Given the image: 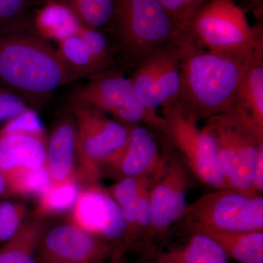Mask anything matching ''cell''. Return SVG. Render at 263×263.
<instances>
[{
  "mask_svg": "<svg viewBox=\"0 0 263 263\" xmlns=\"http://www.w3.org/2000/svg\"><path fill=\"white\" fill-rule=\"evenodd\" d=\"M32 15L0 28V84L34 109L74 80L57 48L36 31Z\"/></svg>",
  "mask_w": 263,
  "mask_h": 263,
  "instance_id": "1",
  "label": "cell"
},
{
  "mask_svg": "<svg viewBox=\"0 0 263 263\" xmlns=\"http://www.w3.org/2000/svg\"><path fill=\"white\" fill-rule=\"evenodd\" d=\"M249 56L216 53L193 45L183 59L175 102L197 122L229 110L236 103Z\"/></svg>",
  "mask_w": 263,
  "mask_h": 263,
  "instance_id": "2",
  "label": "cell"
},
{
  "mask_svg": "<svg viewBox=\"0 0 263 263\" xmlns=\"http://www.w3.org/2000/svg\"><path fill=\"white\" fill-rule=\"evenodd\" d=\"M110 35L117 57L132 68L156 50L193 43L159 0H115Z\"/></svg>",
  "mask_w": 263,
  "mask_h": 263,
  "instance_id": "3",
  "label": "cell"
},
{
  "mask_svg": "<svg viewBox=\"0 0 263 263\" xmlns=\"http://www.w3.org/2000/svg\"><path fill=\"white\" fill-rule=\"evenodd\" d=\"M202 128L214 141L228 188L249 196L258 195L254 190V175L263 151V128L236 103L224 113L206 119Z\"/></svg>",
  "mask_w": 263,
  "mask_h": 263,
  "instance_id": "4",
  "label": "cell"
},
{
  "mask_svg": "<svg viewBox=\"0 0 263 263\" xmlns=\"http://www.w3.org/2000/svg\"><path fill=\"white\" fill-rule=\"evenodd\" d=\"M190 37L207 51L247 57L263 41L262 22L252 27L233 0H208L194 17Z\"/></svg>",
  "mask_w": 263,
  "mask_h": 263,
  "instance_id": "5",
  "label": "cell"
},
{
  "mask_svg": "<svg viewBox=\"0 0 263 263\" xmlns=\"http://www.w3.org/2000/svg\"><path fill=\"white\" fill-rule=\"evenodd\" d=\"M162 109L158 133L190 174L214 190L228 188L218 162L214 141L197 121L176 102Z\"/></svg>",
  "mask_w": 263,
  "mask_h": 263,
  "instance_id": "6",
  "label": "cell"
},
{
  "mask_svg": "<svg viewBox=\"0 0 263 263\" xmlns=\"http://www.w3.org/2000/svg\"><path fill=\"white\" fill-rule=\"evenodd\" d=\"M173 228L188 234L204 229L262 231L263 197L230 189L214 190L187 205Z\"/></svg>",
  "mask_w": 263,
  "mask_h": 263,
  "instance_id": "7",
  "label": "cell"
},
{
  "mask_svg": "<svg viewBox=\"0 0 263 263\" xmlns=\"http://www.w3.org/2000/svg\"><path fill=\"white\" fill-rule=\"evenodd\" d=\"M77 133V177L86 185L98 183L104 169L127 143L129 127L97 109L68 107Z\"/></svg>",
  "mask_w": 263,
  "mask_h": 263,
  "instance_id": "8",
  "label": "cell"
},
{
  "mask_svg": "<svg viewBox=\"0 0 263 263\" xmlns=\"http://www.w3.org/2000/svg\"><path fill=\"white\" fill-rule=\"evenodd\" d=\"M88 79L71 94L68 107H89L125 125L144 124L158 131L161 116L141 103L129 77L114 67Z\"/></svg>",
  "mask_w": 263,
  "mask_h": 263,
  "instance_id": "9",
  "label": "cell"
},
{
  "mask_svg": "<svg viewBox=\"0 0 263 263\" xmlns=\"http://www.w3.org/2000/svg\"><path fill=\"white\" fill-rule=\"evenodd\" d=\"M194 43L156 50L134 67L129 79L147 108L157 112L176 101L179 95L183 59Z\"/></svg>",
  "mask_w": 263,
  "mask_h": 263,
  "instance_id": "10",
  "label": "cell"
},
{
  "mask_svg": "<svg viewBox=\"0 0 263 263\" xmlns=\"http://www.w3.org/2000/svg\"><path fill=\"white\" fill-rule=\"evenodd\" d=\"M164 161L150 193L151 222L143 241L161 237L181 219L187 207L191 174L171 147L164 143Z\"/></svg>",
  "mask_w": 263,
  "mask_h": 263,
  "instance_id": "11",
  "label": "cell"
},
{
  "mask_svg": "<svg viewBox=\"0 0 263 263\" xmlns=\"http://www.w3.org/2000/svg\"><path fill=\"white\" fill-rule=\"evenodd\" d=\"M111 252L108 243L70 221L45 231L36 263H105Z\"/></svg>",
  "mask_w": 263,
  "mask_h": 263,
  "instance_id": "12",
  "label": "cell"
},
{
  "mask_svg": "<svg viewBox=\"0 0 263 263\" xmlns=\"http://www.w3.org/2000/svg\"><path fill=\"white\" fill-rule=\"evenodd\" d=\"M71 222L106 243L125 239L127 226L122 209L108 189L98 183L81 189Z\"/></svg>",
  "mask_w": 263,
  "mask_h": 263,
  "instance_id": "13",
  "label": "cell"
},
{
  "mask_svg": "<svg viewBox=\"0 0 263 263\" xmlns=\"http://www.w3.org/2000/svg\"><path fill=\"white\" fill-rule=\"evenodd\" d=\"M128 127L125 146L104 171H109L119 179L153 176L160 171L164 161L163 152L161 153L157 144L155 130L144 124Z\"/></svg>",
  "mask_w": 263,
  "mask_h": 263,
  "instance_id": "14",
  "label": "cell"
},
{
  "mask_svg": "<svg viewBox=\"0 0 263 263\" xmlns=\"http://www.w3.org/2000/svg\"><path fill=\"white\" fill-rule=\"evenodd\" d=\"M77 133L75 117L66 109L48 136L46 167L52 184L77 177Z\"/></svg>",
  "mask_w": 263,
  "mask_h": 263,
  "instance_id": "15",
  "label": "cell"
},
{
  "mask_svg": "<svg viewBox=\"0 0 263 263\" xmlns=\"http://www.w3.org/2000/svg\"><path fill=\"white\" fill-rule=\"evenodd\" d=\"M46 133L0 131V171L3 175L46 166Z\"/></svg>",
  "mask_w": 263,
  "mask_h": 263,
  "instance_id": "16",
  "label": "cell"
},
{
  "mask_svg": "<svg viewBox=\"0 0 263 263\" xmlns=\"http://www.w3.org/2000/svg\"><path fill=\"white\" fill-rule=\"evenodd\" d=\"M32 20L43 38L57 43L77 34L82 26L70 8L55 0H41L32 13Z\"/></svg>",
  "mask_w": 263,
  "mask_h": 263,
  "instance_id": "17",
  "label": "cell"
},
{
  "mask_svg": "<svg viewBox=\"0 0 263 263\" xmlns=\"http://www.w3.org/2000/svg\"><path fill=\"white\" fill-rule=\"evenodd\" d=\"M236 103L263 128V41L246 60Z\"/></svg>",
  "mask_w": 263,
  "mask_h": 263,
  "instance_id": "18",
  "label": "cell"
},
{
  "mask_svg": "<svg viewBox=\"0 0 263 263\" xmlns=\"http://www.w3.org/2000/svg\"><path fill=\"white\" fill-rule=\"evenodd\" d=\"M193 234L206 235L226 252L228 258L240 263H263V232H233L204 229Z\"/></svg>",
  "mask_w": 263,
  "mask_h": 263,
  "instance_id": "19",
  "label": "cell"
},
{
  "mask_svg": "<svg viewBox=\"0 0 263 263\" xmlns=\"http://www.w3.org/2000/svg\"><path fill=\"white\" fill-rule=\"evenodd\" d=\"M48 228L42 218L27 219L16 234L0 247V263H36L38 245Z\"/></svg>",
  "mask_w": 263,
  "mask_h": 263,
  "instance_id": "20",
  "label": "cell"
},
{
  "mask_svg": "<svg viewBox=\"0 0 263 263\" xmlns=\"http://www.w3.org/2000/svg\"><path fill=\"white\" fill-rule=\"evenodd\" d=\"M181 248L159 254L151 263H228V257L220 246L206 235L190 234Z\"/></svg>",
  "mask_w": 263,
  "mask_h": 263,
  "instance_id": "21",
  "label": "cell"
},
{
  "mask_svg": "<svg viewBox=\"0 0 263 263\" xmlns=\"http://www.w3.org/2000/svg\"><path fill=\"white\" fill-rule=\"evenodd\" d=\"M153 176L122 178L108 189L124 215L127 226L124 242L125 245H132L137 241V224L141 192L147 181Z\"/></svg>",
  "mask_w": 263,
  "mask_h": 263,
  "instance_id": "22",
  "label": "cell"
},
{
  "mask_svg": "<svg viewBox=\"0 0 263 263\" xmlns=\"http://www.w3.org/2000/svg\"><path fill=\"white\" fill-rule=\"evenodd\" d=\"M57 44V51L74 81L89 79L105 71L95 61L89 50L77 34L66 37Z\"/></svg>",
  "mask_w": 263,
  "mask_h": 263,
  "instance_id": "23",
  "label": "cell"
},
{
  "mask_svg": "<svg viewBox=\"0 0 263 263\" xmlns=\"http://www.w3.org/2000/svg\"><path fill=\"white\" fill-rule=\"evenodd\" d=\"M78 178L65 183L50 185L37 198L34 216L43 218L72 210L81 190Z\"/></svg>",
  "mask_w": 263,
  "mask_h": 263,
  "instance_id": "24",
  "label": "cell"
},
{
  "mask_svg": "<svg viewBox=\"0 0 263 263\" xmlns=\"http://www.w3.org/2000/svg\"><path fill=\"white\" fill-rule=\"evenodd\" d=\"M72 10L81 25L88 28L108 31L113 22L115 0H55Z\"/></svg>",
  "mask_w": 263,
  "mask_h": 263,
  "instance_id": "25",
  "label": "cell"
},
{
  "mask_svg": "<svg viewBox=\"0 0 263 263\" xmlns=\"http://www.w3.org/2000/svg\"><path fill=\"white\" fill-rule=\"evenodd\" d=\"M10 196H40L51 184L46 166L38 169H22L5 175Z\"/></svg>",
  "mask_w": 263,
  "mask_h": 263,
  "instance_id": "26",
  "label": "cell"
},
{
  "mask_svg": "<svg viewBox=\"0 0 263 263\" xmlns=\"http://www.w3.org/2000/svg\"><path fill=\"white\" fill-rule=\"evenodd\" d=\"M27 208L23 202L0 201V243L13 238L27 220Z\"/></svg>",
  "mask_w": 263,
  "mask_h": 263,
  "instance_id": "27",
  "label": "cell"
},
{
  "mask_svg": "<svg viewBox=\"0 0 263 263\" xmlns=\"http://www.w3.org/2000/svg\"><path fill=\"white\" fill-rule=\"evenodd\" d=\"M178 28L190 37V24L208 0H159ZM192 39V38H191Z\"/></svg>",
  "mask_w": 263,
  "mask_h": 263,
  "instance_id": "28",
  "label": "cell"
},
{
  "mask_svg": "<svg viewBox=\"0 0 263 263\" xmlns=\"http://www.w3.org/2000/svg\"><path fill=\"white\" fill-rule=\"evenodd\" d=\"M41 0H0V28L32 15Z\"/></svg>",
  "mask_w": 263,
  "mask_h": 263,
  "instance_id": "29",
  "label": "cell"
},
{
  "mask_svg": "<svg viewBox=\"0 0 263 263\" xmlns=\"http://www.w3.org/2000/svg\"><path fill=\"white\" fill-rule=\"evenodd\" d=\"M0 131L3 133L24 132L39 134L46 133L37 111L32 108H27L23 113L5 123L4 126L0 129Z\"/></svg>",
  "mask_w": 263,
  "mask_h": 263,
  "instance_id": "30",
  "label": "cell"
},
{
  "mask_svg": "<svg viewBox=\"0 0 263 263\" xmlns=\"http://www.w3.org/2000/svg\"><path fill=\"white\" fill-rule=\"evenodd\" d=\"M29 107L23 99L19 98L11 99L0 102V123H6L10 119L23 113Z\"/></svg>",
  "mask_w": 263,
  "mask_h": 263,
  "instance_id": "31",
  "label": "cell"
},
{
  "mask_svg": "<svg viewBox=\"0 0 263 263\" xmlns=\"http://www.w3.org/2000/svg\"><path fill=\"white\" fill-rule=\"evenodd\" d=\"M254 190L258 195L263 193V151L260 152L256 164L254 175Z\"/></svg>",
  "mask_w": 263,
  "mask_h": 263,
  "instance_id": "32",
  "label": "cell"
},
{
  "mask_svg": "<svg viewBox=\"0 0 263 263\" xmlns=\"http://www.w3.org/2000/svg\"><path fill=\"white\" fill-rule=\"evenodd\" d=\"M18 97H19L18 95L15 94L13 91L0 84V102L11 100V99L18 98Z\"/></svg>",
  "mask_w": 263,
  "mask_h": 263,
  "instance_id": "33",
  "label": "cell"
},
{
  "mask_svg": "<svg viewBox=\"0 0 263 263\" xmlns=\"http://www.w3.org/2000/svg\"><path fill=\"white\" fill-rule=\"evenodd\" d=\"M10 196L8 182L4 175L0 171V199L5 198Z\"/></svg>",
  "mask_w": 263,
  "mask_h": 263,
  "instance_id": "34",
  "label": "cell"
},
{
  "mask_svg": "<svg viewBox=\"0 0 263 263\" xmlns=\"http://www.w3.org/2000/svg\"><path fill=\"white\" fill-rule=\"evenodd\" d=\"M251 3L253 6L254 14L260 21L262 18L263 0H251Z\"/></svg>",
  "mask_w": 263,
  "mask_h": 263,
  "instance_id": "35",
  "label": "cell"
}]
</instances>
